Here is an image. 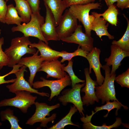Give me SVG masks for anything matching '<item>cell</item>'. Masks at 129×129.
Here are the masks:
<instances>
[{
	"label": "cell",
	"mask_w": 129,
	"mask_h": 129,
	"mask_svg": "<svg viewBox=\"0 0 129 129\" xmlns=\"http://www.w3.org/2000/svg\"><path fill=\"white\" fill-rule=\"evenodd\" d=\"M61 63L58 59L43 61L38 72L43 71L46 73L47 78L52 77L58 79H61L67 75L64 70L65 64Z\"/></svg>",
	"instance_id": "4fadbf2b"
},
{
	"label": "cell",
	"mask_w": 129,
	"mask_h": 129,
	"mask_svg": "<svg viewBox=\"0 0 129 129\" xmlns=\"http://www.w3.org/2000/svg\"><path fill=\"white\" fill-rule=\"evenodd\" d=\"M101 52L100 49L96 47H94L92 50L87 54L86 58L89 64V70L90 74L91 73V69H93L96 77L97 82L99 86L103 82L104 78L101 73L100 68L102 65L99 59Z\"/></svg>",
	"instance_id": "9a60e30c"
},
{
	"label": "cell",
	"mask_w": 129,
	"mask_h": 129,
	"mask_svg": "<svg viewBox=\"0 0 129 129\" xmlns=\"http://www.w3.org/2000/svg\"><path fill=\"white\" fill-rule=\"evenodd\" d=\"M3 37L0 38V70L4 66L7 65L9 59L2 49V46L4 43Z\"/></svg>",
	"instance_id": "1f68e13d"
},
{
	"label": "cell",
	"mask_w": 129,
	"mask_h": 129,
	"mask_svg": "<svg viewBox=\"0 0 129 129\" xmlns=\"http://www.w3.org/2000/svg\"><path fill=\"white\" fill-rule=\"evenodd\" d=\"M78 110L74 105L73 106H71L69 112L64 117L55 124L48 129H63L65 126L68 125H74L79 127L78 125L75 124L71 120L72 116Z\"/></svg>",
	"instance_id": "d4e9b609"
},
{
	"label": "cell",
	"mask_w": 129,
	"mask_h": 129,
	"mask_svg": "<svg viewBox=\"0 0 129 129\" xmlns=\"http://www.w3.org/2000/svg\"><path fill=\"white\" fill-rule=\"evenodd\" d=\"M44 5L46 10V16L44 23L41 28V33L47 41L50 40H58L54 18L48 6L45 4Z\"/></svg>",
	"instance_id": "5bb4252c"
},
{
	"label": "cell",
	"mask_w": 129,
	"mask_h": 129,
	"mask_svg": "<svg viewBox=\"0 0 129 129\" xmlns=\"http://www.w3.org/2000/svg\"></svg>",
	"instance_id": "b9f144b4"
},
{
	"label": "cell",
	"mask_w": 129,
	"mask_h": 129,
	"mask_svg": "<svg viewBox=\"0 0 129 129\" xmlns=\"http://www.w3.org/2000/svg\"><path fill=\"white\" fill-rule=\"evenodd\" d=\"M118 12L116 6L113 4L108 6V9L103 13H98L97 15L102 16L104 19L112 25H117Z\"/></svg>",
	"instance_id": "484cf974"
},
{
	"label": "cell",
	"mask_w": 129,
	"mask_h": 129,
	"mask_svg": "<svg viewBox=\"0 0 129 129\" xmlns=\"http://www.w3.org/2000/svg\"><path fill=\"white\" fill-rule=\"evenodd\" d=\"M111 54L108 58H106L105 61L106 64L110 66L112 65L110 71L111 74H115L116 70L121 65L122 60L126 57L129 56V52L125 51L120 48L117 45L112 44L111 46Z\"/></svg>",
	"instance_id": "ac0fdd59"
},
{
	"label": "cell",
	"mask_w": 129,
	"mask_h": 129,
	"mask_svg": "<svg viewBox=\"0 0 129 129\" xmlns=\"http://www.w3.org/2000/svg\"><path fill=\"white\" fill-rule=\"evenodd\" d=\"M115 80L121 87L129 88V69L122 74L115 77Z\"/></svg>",
	"instance_id": "4dcf8cb0"
},
{
	"label": "cell",
	"mask_w": 129,
	"mask_h": 129,
	"mask_svg": "<svg viewBox=\"0 0 129 129\" xmlns=\"http://www.w3.org/2000/svg\"><path fill=\"white\" fill-rule=\"evenodd\" d=\"M122 123L121 118L117 117L115 122L111 125L107 126L105 123H104L101 126H97L92 124L90 121L84 123L83 127V129H110L113 128H117Z\"/></svg>",
	"instance_id": "f1b7e54d"
},
{
	"label": "cell",
	"mask_w": 129,
	"mask_h": 129,
	"mask_svg": "<svg viewBox=\"0 0 129 129\" xmlns=\"http://www.w3.org/2000/svg\"><path fill=\"white\" fill-rule=\"evenodd\" d=\"M117 2V7L122 10L129 7V0H118Z\"/></svg>",
	"instance_id": "8d00e7d4"
},
{
	"label": "cell",
	"mask_w": 129,
	"mask_h": 129,
	"mask_svg": "<svg viewBox=\"0 0 129 129\" xmlns=\"http://www.w3.org/2000/svg\"><path fill=\"white\" fill-rule=\"evenodd\" d=\"M91 14L89 17L91 30L95 31L102 40V37L104 36H108L109 39H114V36L110 34L108 31L109 24L108 23L106 24L107 21L97 15L96 12H92Z\"/></svg>",
	"instance_id": "2e32d148"
},
{
	"label": "cell",
	"mask_w": 129,
	"mask_h": 129,
	"mask_svg": "<svg viewBox=\"0 0 129 129\" xmlns=\"http://www.w3.org/2000/svg\"><path fill=\"white\" fill-rule=\"evenodd\" d=\"M29 37L23 36L12 39L11 45L4 51L9 59L7 65L12 67L17 64L22 57L26 54H33L36 52L34 48L29 47L31 42Z\"/></svg>",
	"instance_id": "6da1fadb"
},
{
	"label": "cell",
	"mask_w": 129,
	"mask_h": 129,
	"mask_svg": "<svg viewBox=\"0 0 129 129\" xmlns=\"http://www.w3.org/2000/svg\"><path fill=\"white\" fill-rule=\"evenodd\" d=\"M51 10L54 18L56 27L64 11L67 8L64 0H43Z\"/></svg>",
	"instance_id": "ffe728a7"
},
{
	"label": "cell",
	"mask_w": 129,
	"mask_h": 129,
	"mask_svg": "<svg viewBox=\"0 0 129 129\" xmlns=\"http://www.w3.org/2000/svg\"><path fill=\"white\" fill-rule=\"evenodd\" d=\"M26 0L31 8L32 13L40 12L41 8L39 6V0Z\"/></svg>",
	"instance_id": "d590c367"
},
{
	"label": "cell",
	"mask_w": 129,
	"mask_h": 129,
	"mask_svg": "<svg viewBox=\"0 0 129 129\" xmlns=\"http://www.w3.org/2000/svg\"><path fill=\"white\" fill-rule=\"evenodd\" d=\"M67 8L74 4L84 5L94 2L96 0H64Z\"/></svg>",
	"instance_id": "836d02e7"
},
{
	"label": "cell",
	"mask_w": 129,
	"mask_h": 129,
	"mask_svg": "<svg viewBox=\"0 0 129 129\" xmlns=\"http://www.w3.org/2000/svg\"><path fill=\"white\" fill-rule=\"evenodd\" d=\"M105 1L107 5L108 6H110L115 2L117 1L118 0H104Z\"/></svg>",
	"instance_id": "74e56055"
},
{
	"label": "cell",
	"mask_w": 129,
	"mask_h": 129,
	"mask_svg": "<svg viewBox=\"0 0 129 129\" xmlns=\"http://www.w3.org/2000/svg\"><path fill=\"white\" fill-rule=\"evenodd\" d=\"M40 79L42 81L35 82L32 86L35 89L44 86L48 87L51 90L50 96L48 100L49 101L54 96H57L59 95L60 92L64 88L71 84L70 78L68 75L62 78L55 80H47L42 77Z\"/></svg>",
	"instance_id": "9c48e42d"
},
{
	"label": "cell",
	"mask_w": 129,
	"mask_h": 129,
	"mask_svg": "<svg viewBox=\"0 0 129 129\" xmlns=\"http://www.w3.org/2000/svg\"><path fill=\"white\" fill-rule=\"evenodd\" d=\"M0 119L2 121L8 120L11 125V129H22L19 125V120L17 117L14 115L13 111L10 108H7L2 111L0 113Z\"/></svg>",
	"instance_id": "cb8c5ba5"
},
{
	"label": "cell",
	"mask_w": 129,
	"mask_h": 129,
	"mask_svg": "<svg viewBox=\"0 0 129 129\" xmlns=\"http://www.w3.org/2000/svg\"><path fill=\"white\" fill-rule=\"evenodd\" d=\"M80 47L79 45L77 49L72 53H69L64 51H61L59 55L60 57L62 58L60 61L61 62L63 63L67 60L69 61L71 60L73 57L77 56H82L86 58L87 54L89 52L82 50L80 48Z\"/></svg>",
	"instance_id": "83f0119b"
},
{
	"label": "cell",
	"mask_w": 129,
	"mask_h": 129,
	"mask_svg": "<svg viewBox=\"0 0 129 129\" xmlns=\"http://www.w3.org/2000/svg\"><path fill=\"white\" fill-rule=\"evenodd\" d=\"M5 0H0V21L5 23L4 17L7 11V6Z\"/></svg>",
	"instance_id": "e575fe53"
},
{
	"label": "cell",
	"mask_w": 129,
	"mask_h": 129,
	"mask_svg": "<svg viewBox=\"0 0 129 129\" xmlns=\"http://www.w3.org/2000/svg\"><path fill=\"white\" fill-rule=\"evenodd\" d=\"M15 2V8L17 13L21 18L22 22H29L31 20L32 13L31 8L27 0H14Z\"/></svg>",
	"instance_id": "44dd1931"
},
{
	"label": "cell",
	"mask_w": 129,
	"mask_h": 129,
	"mask_svg": "<svg viewBox=\"0 0 129 129\" xmlns=\"http://www.w3.org/2000/svg\"><path fill=\"white\" fill-rule=\"evenodd\" d=\"M30 92L25 91H18L14 93L16 96L13 98L5 99L0 102V107L7 106L17 108L24 113H26L28 108L34 104L36 96L32 95Z\"/></svg>",
	"instance_id": "5b68a950"
},
{
	"label": "cell",
	"mask_w": 129,
	"mask_h": 129,
	"mask_svg": "<svg viewBox=\"0 0 129 129\" xmlns=\"http://www.w3.org/2000/svg\"><path fill=\"white\" fill-rule=\"evenodd\" d=\"M2 124L0 122V126H1Z\"/></svg>",
	"instance_id": "f35d334b"
},
{
	"label": "cell",
	"mask_w": 129,
	"mask_h": 129,
	"mask_svg": "<svg viewBox=\"0 0 129 129\" xmlns=\"http://www.w3.org/2000/svg\"><path fill=\"white\" fill-rule=\"evenodd\" d=\"M29 47L37 48L40 53V55L44 61L58 59L60 57L59 55L61 52L52 49L48 44L40 40L38 43H31Z\"/></svg>",
	"instance_id": "d6986e66"
},
{
	"label": "cell",
	"mask_w": 129,
	"mask_h": 129,
	"mask_svg": "<svg viewBox=\"0 0 129 129\" xmlns=\"http://www.w3.org/2000/svg\"><path fill=\"white\" fill-rule=\"evenodd\" d=\"M78 25L77 19L68 9L66 10L56 27L58 40H61L70 36L74 32Z\"/></svg>",
	"instance_id": "ba28073f"
},
{
	"label": "cell",
	"mask_w": 129,
	"mask_h": 129,
	"mask_svg": "<svg viewBox=\"0 0 129 129\" xmlns=\"http://www.w3.org/2000/svg\"><path fill=\"white\" fill-rule=\"evenodd\" d=\"M27 67L23 65L20 69L14 73L16 78L15 81L11 85L6 86L10 92L13 93L18 91H29L31 93L37 94L42 96L49 97V93L44 92H39L38 91L32 88L29 82L26 81L24 77L25 72L27 71Z\"/></svg>",
	"instance_id": "30bf717a"
},
{
	"label": "cell",
	"mask_w": 129,
	"mask_h": 129,
	"mask_svg": "<svg viewBox=\"0 0 129 129\" xmlns=\"http://www.w3.org/2000/svg\"><path fill=\"white\" fill-rule=\"evenodd\" d=\"M62 41L79 44L84 51L89 52L94 48V39L82 31V26L79 24L74 32L70 36L62 39Z\"/></svg>",
	"instance_id": "8fae6325"
},
{
	"label": "cell",
	"mask_w": 129,
	"mask_h": 129,
	"mask_svg": "<svg viewBox=\"0 0 129 129\" xmlns=\"http://www.w3.org/2000/svg\"><path fill=\"white\" fill-rule=\"evenodd\" d=\"M99 0V1H101L102 0Z\"/></svg>",
	"instance_id": "60d3db41"
},
{
	"label": "cell",
	"mask_w": 129,
	"mask_h": 129,
	"mask_svg": "<svg viewBox=\"0 0 129 129\" xmlns=\"http://www.w3.org/2000/svg\"><path fill=\"white\" fill-rule=\"evenodd\" d=\"M6 2L8 1L9 0H5Z\"/></svg>",
	"instance_id": "ab89813d"
},
{
	"label": "cell",
	"mask_w": 129,
	"mask_h": 129,
	"mask_svg": "<svg viewBox=\"0 0 129 129\" xmlns=\"http://www.w3.org/2000/svg\"><path fill=\"white\" fill-rule=\"evenodd\" d=\"M5 23L8 25L16 24L17 25L21 24L22 22L21 17L19 16L17 11L13 4L7 6L6 12L4 17Z\"/></svg>",
	"instance_id": "603a6c76"
},
{
	"label": "cell",
	"mask_w": 129,
	"mask_h": 129,
	"mask_svg": "<svg viewBox=\"0 0 129 129\" xmlns=\"http://www.w3.org/2000/svg\"><path fill=\"white\" fill-rule=\"evenodd\" d=\"M34 104L36 108L35 112L28 120L26 124L31 125L39 122L41 123L40 127H47V124L48 123L53 122L55 119L56 114L54 113L49 117H46L50 116V111L59 107L60 104L58 103L55 105L50 106L45 103L36 102Z\"/></svg>",
	"instance_id": "277c9868"
},
{
	"label": "cell",
	"mask_w": 129,
	"mask_h": 129,
	"mask_svg": "<svg viewBox=\"0 0 129 129\" xmlns=\"http://www.w3.org/2000/svg\"><path fill=\"white\" fill-rule=\"evenodd\" d=\"M88 68L84 69V72L86 78L85 87L81 90V92H84L85 95L82 98L83 105L88 106L93 105L95 102H99V99L97 97L95 92V88L98 84L96 81L93 80L91 78Z\"/></svg>",
	"instance_id": "7c38bea8"
},
{
	"label": "cell",
	"mask_w": 129,
	"mask_h": 129,
	"mask_svg": "<svg viewBox=\"0 0 129 129\" xmlns=\"http://www.w3.org/2000/svg\"><path fill=\"white\" fill-rule=\"evenodd\" d=\"M68 61L67 65L64 66V70L68 73L70 77L72 87H73L76 84L80 82H85V80L80 79L75 74L73 69V61L72 59Z\"/></svg>",
	"instance_id": "f546056e"
},
{
	"label": "cell",
	"mask_w": 129,
	"mask_h": 129,
	"mask_svg": "<svg viewBox=\"0 0 129 129\" xmlns=\"http://www.w3.org/2000/svg\"><path fill=\"white\" fill-rule=\"evenodd\" d=\"M22 66V65L16 64L13 66L12 70L10 72L4 75L0 76V85L5 83H13L15 81L16 78L6 81L5 80V78L10 74H14L15 72L19 69L20 67Z\"/></svg>",
	"instance_id": "d6a6232c"
},
{
	"label": "cell",
	"mask_w": 129,
	"mask_h": 129,
	"mask_svg": "<svg viewBox=\"0 0 129 129\" xmlns=\"http://www.w3.org/2000/svg\"><path fill=\"white\" fill-rule=\"evenodd\" d=\"M106 104L101 107H96L94 108V110L95 111L94 112L93 111H91V114L89 116L87 114L86 115V118L88 120L91 121V119L92 116L95 113L98 111L103 110H106L108 111V112L106 115L104 116V117L106 118L107 117L108 114L112 109L116 108L115 112V115L117 116L118 115V110L120 109L122 106H123L124 109H128V107L126 106H124L123 105L121 102L114 100L112 102L110 101L106 102Z\"/></svg>",
	"instance_id": "7402d4cb"
},
{
	"label": "cell",
	"mask_w": 129,
	"mask_h": 129,
	"mask_svg": "<svg viewBox=\"0 0 129 129\" xmlns=\"http://www.w3.org/2000/svg\"><path fill=\"white\" fill-rule=\"evenodd\" d=\"M44 17L40 15V12L32 13L31 20L29 22L24 23L22 24L14 26L12 28L11 30L12 32H21L25 36L37 38L48 44V42L43 36L41 30V27L44 23Z\"/></svg>",
	"instance_id": "7a4b0ae2"
},
{
	"label": "cell",
	"mask_w": 129,
	"mask_h": 129,
	"mask_svg": "<svg viewBox=\"0 0 129 129\" xmlns=\"http://www.w3.org/2000/svg\"><path fill=\"white\" fill-rule=\"evenodd\" d=\"M85 84V83L81 84H76L71 88L64 90L62 92V95L58 98V100L64 106L66 105L68 103H73L81 115L83 116H85L83 112L84 111V110L80 91L81 88Z\"/></svg>",
	"instance_id": "52a82bcc"
},
{
	"label": "cell",
	"mask_w": 129,
	"mask_h": 129,
	"mask_svg": "<svg viewBox=\"0 0 129 129\" xmlns=\"http://www.w3.org/2000/svg\"><path fill=\"white\" fill-rule=\"evenodd\" d=\"M124 17L127 21V25L126 31L122 38L118 41H113L112 44L117 45L120 48L125 51L129 52V21L124 14Z\"/></svg>",
	"instance_id": "4316f807"
},
{
	"label": "cell",
	"mask_w": 129,
	"mask_h": 129,
	"mask_svg": "<svg viewBox=\"0 0 129 129\" xmlns=\"http://www.w3.org/2000/svg\"><path fill=\"white\" fill-rule=\"evenodd\" d=\"M39 52L38 50L31 56L22 58L17 64L24 65L28 68L30 74L28 81L31 86H32L36 74L44 61L40 56L38 55Z\"/></svg>",
	"instance_id": "e0dca14e"
},
{
	"label": "cell",
	"mask_w": 129,
	"mask_h": 129,
	"mask_svg": "<svg viewBox=\"0 0 129 129\" xmlns=\"http://www.w3.org/2000/svg\"><path fill=\"white\" fill-rule=\"evenodd\" d=\"M102 68L105 70V77L103 82L100 86L95 88V94L99 99L101 100L102 104L106 102L113 101L114 100L119 101L116 97L114 85L115 74H110V66L105 64L102 65Z\"/></svg>",
	"instance_id": "3957f363"
},
{
	"label": "cell",
	"mask_w": 129,
	"mask_h": 129,
	"mask_svg": "<svg viewBox=\"0 0 129 129\" xmlns=\"http://www.w3.org/2000/svg\"><path fill=\"white\" fill-rule=\"evenodd\" d=\"M101 7V3L92 2L84 5H73L69 7L68 10L81 22L85 28V33L90 36L91 30L89 20V12L92 9H100Z\"/></svg>",
	"instance_id": "8992f818"
}]
</instances>
